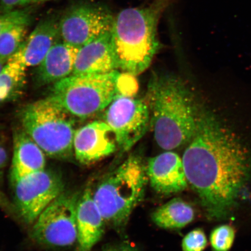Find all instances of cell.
<instances>
[{
  "instance_id": "28",
  "label": "cell",
  "mask_w": 251,
  "mask_h": 251,
  "mask_svg": "<svg viewBox=\"0 0 251 251\" xmlns=\"http://www.w3.org/2000/svg\"><path fill=\"white\" fill-rule=\"evenodd\" d=\"M7 60L0 58V72H1L2 71V68H4V65H5L6 63H7Z\"/></svg>"
},
{
  "instance_id": "20",
  "label": "cell",
  "mask_w": 251,
  "mask_h": 251,
  "mask_svg": "<svg viewBox=\"0 0 251 251\" xmlns=\"http://www.w3.org/2000/svg\"><path fill=\"white\" fill-rule=\"evenodd\" d=\"M29 25L21 24L0 34V58L8 61L15 54L28 36Z\"/></svg>"
},
{
  "instance_id": "29",
  "label": "cell",
  "mask_w": 251,
  "mask_h": 251,
  "mask_svg": "<svg viewBox=\"0 0 251 251\" xmlns=\"http://www.w3.org/2000/svg\"><path fill=\"white\" fill-rule=\"evenodd\" d=\"M49 1H51V0H31V4H37V3L38 4V3H42Z\"/></svg>"
},
{
  "instance_id": "4",
  "label": "cell",
  "mask_w": 251,
  "mask_h": 251,
  "mask_svg": "<svg viewBox=\"0 0 251 251\" xmlns=\"http://www.w3.org/2000/svg\"><path fill=\"white\" fill-rule=\"evenodd\" d=\"M148 180L147 166L134 154L103 177L93 197L105 222L117 230L124 229L143 200Z\"/></svg>"
},
{
  "instance_id": "14",
  "label": "cell",
  "mask_w": 251,
  "mask_h": 251,
  "mask_svg": "<svg viewBox=\"0 0 251 251\" xmlns=\"http://www.w3.org/2000/svg\"><path fill=\"white\" fill-rule=\"evenodd\" d=\"M118 70L109 31L80 47L72 75L104 74Z\"/></svg>"
},
{
  "instance_id": "16",
  "label": "cell",
  "mask_w": 251,
  "mask_h": 251,
  "mask_svg": "<svg viewBox=\"0 0 251 251\" xmlns=\"http://www.w3.org/2000/svg\"><path fill=\"white\" fill-rule=\"evenodd\" d=\"M78 50L61 40L55 43L37 67L36 78L39 84H55L71 76Z\"/></svg>"
},
{
  "instance_id": "15",
  "label": "cell",
  "mask_w": 251,
  "mask_h": 251,
  "mask_svg": "<svg viewBox=\"0 0 251 251\" xmlns=\"http://www.w3.org/2000/svg\"><path fill=\"white\" fill-rule=\"evenodd\" d=\"M106 222L94 202L93 189H84L78 200L76 213L77 247L76 251H92L104 233Z\"/></svg>"
},
{
  "instance_id": "25",
  "label": "cell",
  "mask_w": 251,
  "mask_h": 251,
  "mask_svg": "<svg viewBox=\"0 0 251 251\" xmlns=\"http://www.w3.org/2000/svg\"><path fill=\"white\" fill-rule=\"evenodd\" d=\"M31 4V0H0L2 12H8Z\"/></svg>"
},
{
  "instance_id": "12",
  "label": "cell",
  "mask_w": 251,
  "mask_h": 251,
  "mask_svg": "<svg viewBox=\"0 0 251 251\" xmlns=\"http://www.w3.org/2000/svg\"><path fill=\"white\" fill-rule=\"evenodd\" d=\"M147 172L151 186L162 195L181 192L188 186L182 158L172 151L151 158Z\"/></svg>"
},
{
  "instance_id": "18",
  "label": "cell",
  "mask_w": 251,
  "mask_h": 251,
  "mask_svg": "<svg viewBox=\"0 0 251 251\" xmlns=\"http://www.w3.org/2000/svg\"><path fill=\"white\" fill-rule=\"evenodd\" d=\"M192 205L180 198H175L153 212L152 221L158 227L178 229L186 226L195 218Z\"/></svg>"
},
{
  "instance_id": "5",
  "label": "cell",
  "mask_w": 251,
  "mask_h": 251,
  "mask_svg": "<svg viewBox=\"0 0 251 251\" xmlns=\"http://www.w3.org/2000/svg\"><path fill=\"white\" fill-rule=\"evenodd\" d=\"M24 130L46 155L59 160L73 158L75 131L72 116L47 97L30 103L21 115Z\"/></svg>"
},
{
  "instance_id": "10",
  "label": "cell",
  "mask_w": 251,
  "mask_h": 251,
  "mask_svg": "<svg viewBox=\"0 0 251 251\" xmlns=\"http://www.w3.org/2000/svg\"><path fill=\"white\" fill-rule=\"evenodd\" d=\"M114 16L99 5L81 3L72 6L59 20L62 42L80 47L111 31Z\"/></svg>"
},
{
  "instance_id": "11",
  "label": "cell",
  "mask_w": 251,
  "mask_h": 251,
  "mask_svg": "<svg viewBox=\"0 0 251 251\" xmlns=\"http://www.w3.org/2000/svg\"><path fill=\"white\" fill-rule=\"evenodd\" d=\"M105 122H91L78 128L74 135V152L76 161L83 165L98 162L114 153L116 145Z\"/></svg>"
},
{
  "instance_id": "22",
  "label": "cell",
  "mask_w": 251,
  "mask_h": 251,
  "mask_svg": "<svg viewBox=\"0 0 251 251\" xmlns=\"http://www.w3.org/2000/svg\"><path fill=\"white\" fill-rule=\"evenodd\" d=\"M32 19V12L29 8L2 12L0 14V34L15 25H30Z\"/></svg>"
},
{
  "instance_id": "7",
  "label": "cell",
  "mask_w": 251,
  "mask_h": 251,
  "mask_svg": "<svg viewBox=\"0 0 251 251\" xmlns=\"http://www.w3.org/2000/svg\"><path fill=\"white\" fill-rule=\"evenodd\" d=\"M80 195L65 190L40 213L31 231V237L37 243L54 249H67L76 243Z\"/></svg>"
},
{
  "instance_id": "2",
  "label": "cell",
  "mask_w": 251,
  "mask_h": 251,
  "mask_svg": "<svg viewBox=\"0 0 251 251\" xmlns=\"http://www.w3.org/2000/svg\"><path fill=\"white\" fill-rule=\"evenodd\" d=\"M146 101L156 142L172 151L190 143L195 134L201 109L189 88L172 75L153 77Z\"/></svg>"
},
{
  "instance_id": "3",
  "label": "cell",
  "mask_w": 251,
  "mask_h": 251,
  "mask_svg": "<svg viewBox=\"0 0 251 251\" xmlns=\"http://www.w3.org/2000/svg\"><path fill=\"white\" fill-rule=\"evenodd\" d=\"M169 0H154L140 8H128L114 17L111 39L118 70L134 76L149 68L159 49L160 17Z\"/></svg>"
},
{
  "instance_id": "23",
  "label": "cell",
  "mask_w": 251,
  "mask_h": 251,
  "mask_svg": "<svg viewBox=\"0 0 251 251\" xmlns=\"http://www.w3.org/2000/svg\"><path fill=\"white\" fill-rule=\"evenodd\" d=\"M208 241L205 232L201 228H196L188 233L182 241L183 251H203Z\"/></svg>"
},
{
  "instance_id": "17",
  "label": "cell",
  "mask_w": 251,
  "mask_h": 251,
  "mask_svg": "<svg viewBox=\"0 0 251 251\" xmlns=\"http://www.w3.org/2000/svg\"><path fill=\"white\" fill-rule=\"evenodd\" d=\"M45 155L24 130L16 133L10 174L12 184L28 176L45 170Z\"/></svg>"
},
{
  "instance_id": "9",
  "label": "cell",
  "mask_w": 251,
  "mask_h": 251,
  "mask_svg": "<svg viewBox=\"0 0 251 251\" xmlns=\"http://www.w3.org/2000/svg\"><path fill=\"white\" fill-rule=\"evenodd\" d=\"M106 110L108 125L122 151L127 152L142 139L150 125L148 105L142 100L118 94Z\"/></svg>"
},
{
  "instance_id": "24",
  "label": "cell",
  "mask_w": 251,
  "mask_h": 251,
  "mask_svg": "<svg viewBox=\"0 0 251 251\" xmlns=\"http://www.w3.org/2000/svg\"><path fill=\"white\" fill-rule=\"evenodd\" d=\"M134 76V75L126 72L124 74H119L117 83L118 94L132 97L138 89Z\"/></svg>"
},
{
  "instance_id": "26",
  "label": "cell",
  "mask_w": 251,
  "mask_h": 251,
  "mask_svg": "<svg viewBox=\"0 0 251 251\" xmlns=\"http://www.w3.org/2000/svg\"><path fill=\"white\" fill-rule=\"evenodd\" d=\"M102 251H139V250L133 244L124 242L105 247Z\"/></svg>"
},
{
  "instance_id": "1",
  "label": "cell",
  "mask_w": 251,
  "mask_h": 251,
  "mask_svg": "<svg viewBox=\"0 0 251 251\" xmlns=\"http://www.w3.org/2000/svg\"><path fill=\"white\" fill-rule=\"evenodd\" d=\"M182 161L207 216L217 221L228 217L251 178L249 147L217 115L202 109Z\"/></svg>"
},
{
  "instance_id": "27",
  "label": "cell",
  "mask_w": 251,
  "mask_h": 251,
  "mask_svg": "<svg viewBox=\"0 0 251 251\" xmlns=\"http://www.w3.org/2000/svg\"><path fill=\"white\" fill-rule=\"evenodd\" d=\"M8 155L7 151L1 146H0V170L4 167L7 162ZM0 205L4 208H8L9 205L7 201L5 199L4 196L0 191Z\"/></svg>"
},
{
  "instance_id": "6",
  "label": "cell",
  "mask_w": 251,
  "mask_h": 251,
  "mask_svg": "<svg viewBox=\"0 0 251 251\" xmlns=\"http://www.w3.org/2000/svg\"><path fill=\"white\" fill-rule=\"evenodd\" d=\"M119 74L72 75L53 84L48 97L72 117L88 118L107 108L117 95Z\"/></svg>"
},
{
  "instance_id": "21",
  "label": "cell",
  "mask_w": 251,
  "mask_h": 251,
  "mask_svg": "<svg viewBox=\"0 0 251 251\" xmlns=\"http://www.w3.org/2000/svg\"><path fill=\"white\" fill-rule=\"evenodd\" d=\"M235 238L234 228L228 225H220L212 231L210 243L213 251H230Z\"/></svg>"
},
{
  "instance_id": "19",
  "label": "cell",
  "mask_w": 251,
  "mask_h": 251,
  "mask_svg": "<svg viewBox=\"0 0 251 251\" xmlns=\"http://www.w3.org/2000/svg\"><path fill=\"white\" fill-rule=\"evenodd\" d=\"M26 69L8 60L0 72V103L13 98L24 86Z\"/></svg>"
},
{
  "instance_id": "8",
  "label": "cell",
  "mask_w": 251,
  "mask_h": 251,
  "mask_svg": "<svg viewBox=\"0 0 251 251\" xmlns=\"http://www.w3.org/2000/svg\"><path fill=\"white\" fill-rule=\"evenodd\" d=\"M12 186L15 209L25 224L29 225H32L40 213L65 190L61 174L46 169Z\"/></svg>"
},
{
  "instance_id": "13",
  "label": "cell",
  "mask_w": 251,
  "mask_h": 251,
  "mask_svg": "<svg viewBox=\"0 0 251 251\" xmlns=\"http://www.w3.org/2000/svg\"><path fill=\"white\" fill-rule=\"evenodd\" d=\"M59 20L51 16L41 21L9 60L18 63L26 70L38 67L52 46L61 40Z\"/></svg>"
}]
</instances>
